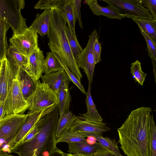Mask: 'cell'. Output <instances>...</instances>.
<instances>
[{"label":"cell","instance_id":"6da1fadb","mask_svg":"<svg viewBox=\"0 0 156 156\" xmlns=\"http://www.w3.org/2000/svg\"><path fill=\"white\" fill-rule=\"evenodd\" d=\"M152 111L151 108L144 106L131 111L117 129L118 143L127 156H151Z\"/></svg>","mask_w":156,"mask_h":156},{"label":"cell","instance_id":"7a4b0ae2","mask_svg":"<svg viewBox=\"0 0 156 156\" xmlns=\"http://www.w3.org/2000/svg\"><path fill=\"white\" fill-rule=\"evenodd\" d=\"M58 104L38 121V130L31 140L20 143L12 153L19 156H49L55 151V132L58 120Z\"/></svg>","mask_w":156,"mask_h":156},{"label":"cell","instance_id":"3957f363","mask_svg":"<svg viewBox=\"0 0 156 156\" xmlns=\"http://www.w3.org/2000/svg\"><path fill=\"white\" fill-rule=\"evenodd\" d=\"M66 22L56 9H51L49 30L47 37L51 51L65 63L73 74L81 83L83 75L73 54L66 34Z\"/></svg>","mask_w":156,"mask_h":156},{"label":"cell","instance_id":"277c9868","mask_svg":"<svg viewBox=\"0 0 156 156\" xmlns=\"http://www.w3.org/2000/svg\"><path fill=\"white\" fill-rule=\"evenodd\" d=\"M27 116L25 114L8 115L0 122V153H12L17 134Z\"/></svg>","mask_w":156,"mask_h":156},{"label":"cell","instance_id":"5b68a950","mask_svg":"<svg viewBox=\"0 0 156 156\" xmlns=\"http://www.w3.org/2000/svg\"><path fill=\"white\" fill-rule=\"evenodd\" d=\"M25 6L24 0H0V20L6 22L13 34L27 27L26 19L21 13Z\"/></svg>","mask_w":156,"mask_h":156},{"label":"cell","instance_id":"8992f818","mask_svg":"<svg viewBox=\"0 0 156 156\" xmlns=\"http://www.w3.org/2000/svg\"><path fill=\"white\" fill-rule=\"evenodd\" d=\"M26 100L29 105L28 113L54 108L59 103L55 92L40 81L34 92Z\"/></svg>","mask_w":156,"mask_h":156},{"label":"cell","instance_id":"52a82bcc","mask_svg":"<svg viewBox=\"0 0 156 156\" xmlns=\"http://www.w3.org/2000/svg\"><path fill=\"white\" fill-rule=\"evenodd\" d=\"M38 38L36 32L27 27L18 33L13 34L9 41L10 45L28 57L39 48Z\"/></svg>","mask_w":156,"mask_h":156},{"label":"cell","instance_id":"ba28073f","mask_svg":"<svg viewBox=\"0 0 156 156\" xmlns=\"http://www.w3.org/2000/svg\"><path fill=\"white\" fill-rule=\"evenodd\" d=\"M4 105L5 115L23 114L28 109V104L23 94L16 75L4 101Z\"/></svg>","mask_w":156,"mask_h":156},{"label":"cell","instance_id":"9c48e42d","mask_svg":"<svg viewBox=\"0 0 156 156\" xmlns=\"http://www.w3.org/2000/svg\"><path fill=\"white\" fill-rule=\"evenodd\" d=\"M117 10L123 16L129 15L153 18L151 13L142 4L140 0H101Z\"/></svg>","mask_w":156,"mask_h":156},{"label":"cell","instance_id":"30bf717a","mask_svg":"<svg viewBox=\"0 0 156 156\" xmlns=\"http://www.w3.org/2000/svg\"><path fill=\"white\" fill-rule=\"evenodd\" d=\"M98 37V33L94 29L88 36L87 44L76 59L78 68L85 73L88 82L92 83L96 63L93 53V47L95 39Z\"/></svg>","mask_w":156,"mask_h":156},{"label":"cell","instance_id":"8fae6325","mask_svg":"<svg viewBox=\"0 0 156 156\" xmlns=\"http://www.w3.org/2000/svg\"><path fill=\"white\" fill-rule=\"evenodd\" d=\"M16 76L15 68L5 56L0 60V101H4Z\"/></svg>","mask_w":156,"mask_h":156},{"label":"cell","instance_id":"7c38bea8","mask_svg":"<svg viewBox=\"0 0 156 156\" xmlns=\"http://www.w3.org/2000/svg\"><path fill=\"white\" fill-rule=\"evenodd\" d=\"M76 116L70 129L79 132L89 133L102 136L105 132L110 130L107 124L102 122H96L88 120L81 114Z\"/></svg>","mask_w":156,"mask_h":156},{"label":"cell","instance_id":"4fadbf2b","mask_svg":"<svg viewBox=\"0 0 156 156\" xmlns=\"http://www.w3.org/2000/svg\"><path fill=\"white\" fill-rule=\"evenodd\" d=\"M14 67L22 93L27 100L34 92L40 81L35 80L30 75L28 71L23 67Z\"/></svg>","mask_w":156,"mask_h":156},{"label":"cell","instance_id":"5bb4252c","mask_svg":"<svg viewBox=\"0 0 156 156\" xmlns=\"http://www.w3.org/2000/svg\"><path fill=\"white\" fill-rule=\"evenodd\" d=\"M54 108L40 111L28 113L24 122L20 128L16 137L15 142L16 145L21 142L23 138L32 129L41 118L51 111Z\"/></svg>","mask_w":156,"mask_h":156},{"label":"cell","instance_id":"9a60e30c","mask_svg":"<svg viewBox=\"0 0 156 156\" xmlns=\"http://www.w3.org/2000/svg\"><path fill=\"white\" fill-rule=\"evenodd\" d=\"M28 57L29 68L28 71L35 80L39 81L44 71L45 58L43 51L39 48Z\"/></svg>","mask_w":156,"mask_h":156},{"label":"cell","instance_id":"2e32d148","mask_svg":"<svg viewBox=\"0 0 156 156\" xmlns=\"http://www.w3.org/2000/svg\"><path fill=\"white\" fill-rule=\"evenodd\" d=\"M69 154L83 156H93L101 148H104L98 142L92 144L87 141L68 144Z\"/></svg>","mask_w":156,"mask_h":156},{"label":"cell","instance_id":"e0dca14e","mask_svg":"<svg viewBox=\"0 0 156 156\" xmlns=\"http://www.w3.org/2000/svg\"><path fill=\"white\" fill-rule=\"evenodd\" d=\"M51 9L44 10L41 14L38 13L29 28L34 30L41 37L48 34Z\"/></svg>","mask_w":156,"mask_h":156},{"label":"cell","instance_id":"ac0fdd59","mask_svg":"<svg viewBox=\"0 0 156 156\" xmlns=\"http://www.w3.org/2000/svg\"><path fill=\"white\" fill-rule=\"evenodd\" d=\"M85 2L94 15L103 16L109 18L118 20L124 18L122 15L113 8L109 6L103 7L100 5L97 0H86Z\"/></svg>","mask_w":156,"mask_h":156},{"label":"cell","instance_id":"d6986e66","mask_svg":"<svg viewBox=\"0 0 156 156\" xmlns=\"http://www.w3.org/2000/svg\"><path fill=\"white\" fill-rule=\"evenodd\" d=\"M70 81L68 78L62 81L57 95L59 115L69 111L71 98L69 86Z\"/></svg>","mask_w":156,"mask_h":156},{"label":"cell","instance_id":"ffe728a7","mask_svg":"<svg viewBox=\"0 0 156 156\" xmlns=\"http://www.w3.org/2000/svg\"><path fill=\"white\" fill-rule=\"evenodd\" d=\"M68 78L63 69L57 72L44 74L41 78L42 82L47 84L58 95L62 81Z\"/></svg>","mask_w":156,"mask_h":156},{"label":"cell","instance_id":"44dd1931","mask_svg":"<svg viewBox=\"0 0 156 156\" xmlns=\"http://www.w3.org/2000/svg\"><path fill=\"white\" fill-rule=\"evenodd\" d=\"M123 16L124 18H129L132 19L138 27L156 41V20L154 18H143L129 15H124Z\"/></svg>","mask_w":156,"mask_h":156},{"label":"cell","instance_id":"7402d4cb","mask_svg":"<svg viewBox=\"0 0 156 156\" xmlns=\"http://www.w3.org/2000/svg\"><path fill=\"white\" fill-rule=\"evenodd\" d=\"M86 137H92L95 139L105 149L108 150L115 156H123L120 153L117 146L118 143L115 139L108 137H103L94 134L81 132Z\"/></svg>","mask_w":156,"mask_h":156},{"label":"cell","instance_id":"603a6c76","mask_svg":"<svg viewBox=\"0 0 156 156\" xmlns=\"http://www.w3.org/2000/svg\"><path fill=\"white\" fill-rule=\"evenodd\" d=\"M88 90L85 99L87 112L82 115L86 119L91 121L102 122L103 119L98 113L91 94V83L88 82Z\"/></svg>","mask_w":156,"mask_h":156},{"label":"cell","instance_id":"cb8c5ba5","mask_svg":"<svg viewBox=\"0 0 156 156\" xmlns=\"http://www.w3.org/2000/svg\"><path fill=\"white\" fill-rule=\"evenodd\" d=\"M6 56L9 61L14 67L22 66L28 70V57L19 51L14 47L11 45L9 47Z\"/></svg>","mask_w":156,"mask_h":156},{"label":"cell","instance_id":"d4e9b609","mask_svg":"<svg viewBox=\"0 0 156 156\" xmlns=\"http://www.w3.org/2000/svg\"><path fill=\"white\" fill-rule=\"evenodd\" d=\"M65 19L67 25L75 32L76 20L71 0H66L64 4L57 9Z\"/></svg>","mask_w":156,"mask_h":156},{"label":"cell","instance_id":"484cf974","mask_svg":"<svg viewBox=\"0 0 156 156\" xmlns=\"http://www.w3.org/2000/svg\"><path fill=\"white\" fill-rule=\"evenodd\" d=\"M86 137L81 132L71 130L69 129H65L56 140V143L65 142L68 144L86 141Z\"/></svg>","mask_w":156,"mask_h":156},{"label":"cell","instance_id":"4316f807","mask_svg":"<svg viewBox=\"0 0 156 156\" xmlns=\"http://www.w3.org/2000/svg\"><path fill=\"white\" fill-rule=\"evenodd\" d=\"M63 69L54 54L51 51L47 52L44 58V73L48 74L55 72Z\"/></svg>","mask_w":156,"mask_h":156},{"label":"cell","instance_id":"83f0119b","mask_svg":"<svg viewBox=\"0 0 156 156\" xmlns=\"http://www.w3.org/2000/svg\"><path fill=\"white\" fill-rule=\"evenodd\" d=\"M59 116L55 132V136L56 139L65 129H70L76 117L72 112L69 111Z\"/></svg>","mask_w":156,"mask_h":156},{"label":"cell","instance_id":"f1b7e54d","mask_svg":"<svg viewBox=\"0 0 156 156\" xmlns=\"http://www.w3.org/2000/svg\"><path fill=\"white\" fill-rule=\"evenodd\" d=\"M66 34L69 46L73 56L76 60V58L83 50L80 44L74 31L67 25L66 29Z\"/></svg>","mask_w":156,"mask_h":156},{"label":"cell","instance_id":"f546056e","mask_svg":"<svg viewBox=\"0 0 156 156\" xmlns=\"http://www.w3.org/2000/svg\"><path fill=\"white\" fill-rule=\"evenodd\" d=\"M9 27L5 21L0 20V60L6 56L8 48L7 34Z\"/></svg>","mask_w":156,"mask_h":156},{"label":"cell","instance_id":"4dcf8cb0","mask_svg":"<svg viewBox=\"0 0 156 156\" xmlns=\"http://www.w3.org/2000/svg\"><path fill=\"white\" fill-rule=\"evenodd\" d=\"M130 72L135 82L143 86L147 74L143 72L141 69V64L138 60L131 63Z\"/></svg>","mask_w":156,"mask_h":156},{"label":"cell","instance_id":"1f68e13d","mask_svg":"<svg viewBox=\"0 0 156 156\" xmlns=\"http://www.w3.org/2000/svg\"><path fill=\"white\" fill-rule=\"evenodd\" d=\"M66 0H40L35 5V9H57L64 3Z\"/></svg>","mask_w":156,"mask_h":156},{"label":"cell","instance_id":"d6a6232c","mask_svg":"<svg viewBox=\"0 0 156 156\" xmlns=\"http://www.w3.org/2000/svg\"><path fill=\"white\" fill-rule=\"evenodd\" d=\"M140 32L146 41L148 55L151 59L156 61V42L150 36L139 27Z\"/></svg>","mask_w":156,"mask_h":156},{"label":"cell","instance_id":"836d02e7","mask_svg":"<svg viewBox=\"0 0 156 156\" xmlns=\"http://www.w3.org/2000/svg\"><path fill=\"white\" fill-rule=\"evenodd\" d=\"M54 54L60 62L63 69L67 74L70 81L72 82L83 94H86V93L81 83L79 81L77 78L71 72L63 61L56 54Z\"/></svg>","mask_w":156,"mask_h":156},{"label":"cell","instance_id":"e575fe53","mask_svg":"<svg viewBox=\"0 0 156 156\" xmlns=\"http://www.w3.org/2000/svg\"><path fill=\"white\" fill-rule=\"evenodd\" d=\"M76 20L78 21L80 27L81 29L83 28V23L81 20V0H71Z\"/></svg>","mask_w":156,"mask_h":156},{"label":"cell","instance_id":"d590c367","mask_svg":"<svg viewBox=\"0 0 156 156\" xmlns=\"http://www.w3.org/2000/svg\"><path fill=\"white\" fill-rule=\"evenodd\" d=\"M143 5L151 13L153 18L156 20V0H140Z\"/></svg>","mask_w":156,"mask_h":156},{"label":"cell","instance_id":"8d00e7d4","mask_svg":"<svg viewBox=\"0 0 156 156\" xmlns=\"http://www.w3.org/2000/svg\"><path fill=\"white\" fill-rule=\"evenodd\" d=\"M101 44L98 41V37L95 40L93 47V53L96 64L101 60Z\"/></svg>","mask_w":156,"mask_h":156},{"label":"cell","instance_id":"74e56055","mask_svg":"<svg viewBox=\"0 0 156 156\" xmlns=\"http://www.w3.org/2000/svg\"><path fill=\"white\" fill-rule=\"evenodd\" d=\"M151 156H156V127L154 119L152 122Z\"/></svg>","mask_w":156,"mask_h":156},{"label":"cell","instance_id":"f35d334b","mask_svg":"<svg viewBox=\"0 0 156 156\" xmlns=\"http://www.w3.org/2000/svg\"><path fill=\"white\" fill-rule=\"evenodd\" d=\"M38 127L37 122L34 127L25 136L20 143L25 142L31 140L37 133L38 132Z\"/></svg>","mask_w":156,"mask_h":156},{"label":"cell","instance_id":"ab89813d","mask_svg":"<svg viewBox=\"0 0 156 156\" xmlns=\"http://www.w3.org/2000/svg\"><path fill=\"white\" fill-rule=\"evenodd\" d=\"M113 155L105 148H101L93 156H113Z\"/></svg>","mask_w":156,"mask_h":156},{"label":"cell","instance_id":"60d3db41","mask_svg":"<svg viewBox=\"0 0 156 156\" xmlns=\"http://www.w3.org/2000/svg\"><path fill=\"white\" fill-rule=\"evenodd\" d=\"M4 110V102L0 101V122L5 116Z\"/></svg>","mask_w":156,"mask_h":156},{"label":"cell","instance_id":"b9f144b4","mask_svg":"<svg viewBox=\"0 0 156 156\" xmlns=\"http://www.w3.org/2000/svg\"><path fill=\"white\" fill-rule=\"evenodd\" d=\"M66 154L57 148L55 151L49 156H66Z\"/></svg>","mask_w":156,"mask_h":156},{"label":"cell","instance_id":"7bdbcfd3","mask_svg":"<svg viewBox=\"0 0 156 156\" xmlns=\"http://www.w3.org/2000/svg\"><path fill=\"white\" fill-rule=\"evenodd\" d=\"M0 156H17L12 155L7 153H0Z\"/></svg>","mask_w":156,"mask_h":156},{"label":"cell","instance_id":"ee69618b","mask_svg":"<svg viewBox=\"0 0 156 156\" xmlns=\"http://www.w3.org/2000/svg\"><path fill=\"white\" fill-rule=\"evenodd\" d=\"M66 156H83L79 154H74L66 153Z\"/></svg>","mask_w":156,"mask_h":156}]
</instances>
